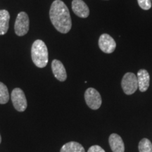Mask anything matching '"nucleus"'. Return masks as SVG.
I'll list each match as a JSON object with an SVG mask.
<instances>
[{
    "instance_id": "2",
    "label": "nucleus",
    "mask_w": 152,
    "mask_h": 152,
    "mask_svg": "<svg viewBox=\"0 0 152 152\" xmlns=\"http://www.w3.org/2000/svg\"><path fill=\"white\" fill-rule=\"evenodd\" d=\"M32 60L38 68H45L48 64L49 55L47 45L41 39L34 42L31 48Z\"/></svg>"
},
{
    "instance_id": "1",
    "label": "nucleus",
    "mask_w": 152,
    "mask_h": 152,
    "mask_svg": "<svg viewBox=\"0 0 152 152\" xmlns=\"http://www.w3.org/2000/svg\"><path fill=\"white\" fill-rule=\"evenodd\" d=\"M49 18L54 27L59 33L66 34L71 30L72 20L70 11L61 0L53 1L49 10Z\"/></svg>"
},
{
    "instance_id": "4",
    "label": "nucleus",
    "mask_w": 152,
    "mask_h": 152,
    "mask_svg": "<svg viewBox=\"0 0 152 152\" xmlns=\"http://www.w3.org/2000/svg\"><path fill=\"white\" fill-rule=\"evenodd\" d=\"M29 17L24 11L20 12L16 17L14 25L15 33L18 36L22 37L28 33L29 30Z\"/></svg>"
},
{
    "instance_id": "11",
    "label": "nucleus",
    "mask_w": 152,
    "mask_h": 152,
    "mask_svg": "<svg viewBox=\"0 0 152 152\" xmlns=\"http://www.w3.org/2000/svg\"><path fill=\"white\" fill-rule=\"evenodd\" d=\"M110 147L113 152H124L125 145L121 137L115 133H113L109 138Z\"/></svg>"
},
{
    "instance_id": "14",
    "label": "nucleus",
    "mask_w": 152,
    "mask_h": 152,
    "mask_svg": "<svg viewBox=\"0 0 152 152\" xmlns=\"http://www.w3.org/2000/svg\"><path fill=\"white\" fill-rule=\"evenodd\" d=\"M9 100L8 88L3 83L0 82V104H7Z\"/></svg>"
},
{
    "instance_id": "9",
    "label": "nucleus",
    "mask_w": 152,
    "mask_h": 152,
    "mask_svg": "<svg viewBox=\"0 0 152 152\" xmlns=\"http://www.w3.org/2000/svg\"><path fill=\"white\" fill-rule=\"evenodd\" d=\"M52 69L54 77L61 82L65 81L67 78V73H66V68L64 64L60 61L54 59L52 63Z\"/></svg>"
},
{
    "instance_id": "12",
    "label": "nucleus",
    "mask_w": 152,
    "mask_h": 152,
    "mask_svg": "<svg viewBox=\"0 0 152 152\" xmlns=\"http://www.w3.org/2000/svg\"><path fill=\"white\" fill-rule=\"evenodd\" d=\"M10 14L7 10H0V35L7 33L9 26Z\"/></svg>"
},
{
    "instance_id": "16",
    "label": "nucleus",
    "mask_w": 152,
    "mask_h": 152,
    "mask_svg": "<svg viewBox=\"0 0 152 152\" xmlns=\"http://www.w3.org/2000/svg\"><path fill=\"white\" fill-rule=\"evenodd\" d=\"M140 7L143 10H149L151 7V0H137Z\"/></svg>"
},
{
    "instance_id": "5",
    "label": "nucleus",
    "mask_w": 152,
    "mask_h": 152,
    "mask_svg": "<svg viewBox=\"0 0 152 152\" xmlns=\"http://www.w3.org/2000/svg\"><path fill=\"white\" fill-rule=\"evenodd\" d=\"M85 99L87 105L93 110L99 109L102 104V96L99 92L92 87H90L85 91Z\"/></svg>"
},
{
    "instance_id": "13",
    "label": "nucleus",
    "mask_w": 152,
    "mask_h": 152,
    "mask_svg": "<svg viewBox=\"0 0 152 152\" xmlns=\"http://www.w3.org/2000/svg\"><path fill=\"white\" fill-rule=\"evenodd\" d=\"M60 152H85L84 147L78 142H70L64 144Z\"/></svg>"
},
{
    "instance_id": "18",
    "label": "nucleus",
    "mask_w": 152,
    "mask_h": 152,
    "mask_svg": "<svg viewBox=\"0 0 152 152\" xmlns=\"http://www.w3.org/2000/svg\"><path fill=\"white\" fill-rule=\"evenodd\" d=\"M1 135H0V144H1Z\"/></svg>"
},
{
    "instance_id": "6",
    "label": "nucleus",
    "mask_w": 152,
    "mask_h": 152,
    "mask_svg": "<svg viewBox=\"0 0 152 152\" xmlns=\"http://www.w3.org/2000/svg\"><path fill=\"white\" fill-rule=\"evenodd\" d=\"M11 100L15 109L19 112H23L28 106L27 99L24 92L20 88H15L11 92Z\"/></svg>"
},
{
    "instance_id": "15",
    "label": "nucleus",
    "mask_w": 152,
    "mask_h": 152,
    "mask_svg": "<svg viewBox=\"0 0 152 152\" xmlns=\"http://www.w3.org/2000/svg\"><path fill=\"white\" fill-rule=\"evenodd\" d=\"M138 147L140 152H152V144L147 138L142 139L139 143Z\"/></svg>"
},
{
    "instance_id": "17",
    "label": "nucleus",
    "mask_w": 152,
    "mask_h": 152,
    "mask_svg": "<svg viewBox=\"0 0 152 152\" xmlns=\"http://www.w3.org/2000/svg\"><path fill=\"white\" fill-rule=\"evenodd\" d=\"M87 152H105L103 148H102L98 145H94L90 147Z\"/></svg>"
},
{
    "instance_id": "7",
    "label": "nucleus",
    "mask_w": 152,
    "mask_h": 152,
    "mask_svg": "<svg viewBox=\"0 0 152 152\" xmlns=\"http://www.w3.org/2000/svg\"><path fill=\"white\" fill-rule=\"evenodd\" d=\"M99 47L106 54H111L116 48V42L111 35L107 33L102 34L99 39Z\"/></svg>"
},
{
    "instance_id": "8",
    "label": "nucleus",
    "mask_w": 152,
    "mask_h": 152,
    "mask_svg": "<svg viewBox=\"0 0 152 152\" xmlns=\"http://www.w3.org/2000/svg\"><path fill=\"white\" fill-rule=\"evenodd\" d=\"M72 9L74 14L80 18H86L90 15V9L83 0H73Z\"/></svg>"
},
{
    "instance_id": "10",
    "label": "nucleus",
    "mask_w": 152,
    "mask_h": 152,
    "mask_svg": "<svg viewBox=\"0 0 152 152\" xmlns=\"http://www.w3.org/2000/svg\"><path fill=\"white\" fill-rule=\"evenodd\" d=\"M137 77L139 90L142 92H146L149 88L150 82V76L148 71L145 69H140L138 71Z\"/></svg>"
},
{
    "instance_id": "3",
    "label": "nucleus",
    "mask_w": 152,
    "mask_h": 152,
    "mask_svg": "<svg viewBox=\"0 0 152 152\" xmlns=\"http://www.w3.org/2000/svg\"><path fill=\"white\" fill-rule=\"evenodd\" d=\"M121 87L125 94H134L138 89L137 77L133 73H125L121 81Z\"/></svg>"
}]
</instances>
